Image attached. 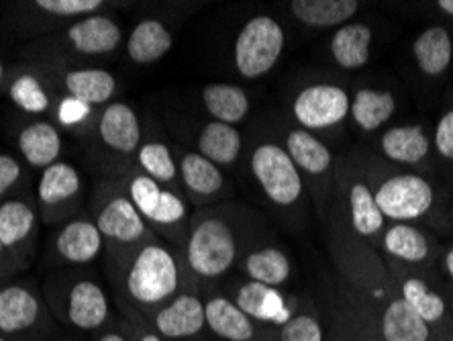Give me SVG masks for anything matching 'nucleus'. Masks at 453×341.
<instances>
[{"mask_svg": "<svg viewBox=\"0 0 453 341\" xmlns=\"http://www.w3.org/2000/svg\"><path fill=\"white\" fill-rule=\"evenodd\" d=\"M0 341H9V339H6V337H3V336H0Z\"/></svg>", "mask_w": 453, "mask_h": 341, "instance_id": "8fccbe9b", "label": "nucleus"}, {"mask_svg": "<svg viewBox=\"0 0 453 341\" xmlns=\"http://www.w3.org/2000/svg\"><path fill=\"white\" fill-rule=\"evenodd\" d=\"M386 268H388L392 283H395L404 303L431 327L433 333L441 329L445 319H448V300L441 297V292H437L429 284V280L412 274L406 266L390 262Z\"/></svg>", "mask_w": 453, "mask_h": 341, "instance_id": "a878e982", "label": "nucleus"}, {"mask_svg": "<svg viewBox=\"0 0 453 341\" xmlns=\"http://www.w3.org/2000/svg\"><path fill=\"white\" fill-rule=\"evenodd\" d=\"M290 15L304 27L312 29H331V27L348 25L357 15V0H292L288 4Z\"/></svg>", "mask_w": 453, "mask_h": 341, "instance_id": "f704fd0d", "label": "nucleus"}, {"mask_svg": "<svg viewBox=\"0 0 453 341\" xmlns=\"http://www.w3.org/2000/svg\"><path fill=\"white\" fill-rule=\"evenodd\" d=\"M380 150L390 162L417 166L429 156V137L421 125H396L382 133Z\"/></svg>", "mask_w": 453, "mask_h": 341, "instance_id": "c9c22d12", "label": "nucleus"}, {"mask_svg": "<svg viewBox=\"0 0 453 341\" xmlns=\"http://www.w3.org/2000/svg\"><path fill=\"white\" fill-rule=\"evenodd\" d=\"M125 45V31L111 12L78 19L25 50L27 62L50 66H96L112 59Z\"/></svg>", "mask_w": 453, "mask_h": 341, "instance_id": "20e7f679", "label": "nucleus"}, {"mask_svg": "<svg viewBox=\"0 0 453 341\" xmlns=\"http://www.w3.org/2000/svg\"><path fill=\"white\" fill-rule=\"evenodd\" d=\"M201 103L211 121L239 127L251 111V98L243 86L229 82H211L201 90Z\"/></svg>", "mask_w": 453, "mask_h": 341, "instance_id": "c756f323", "label": "nucleus"}, {"mask_svg": "<svg viewBox=\"0 0 453 341\" xmlns=\"http://www.w3.org/2000/svg\"><path fill=\"white\" fill-rule=\"evenodd\" d=\"M351 98L342 86L317 82L306 84L290 100V115L295 125L317 133L337 127L349 115Z\"/></svg>", "mask_w": 453, "mask_h": 341, "instance_id": "6ab92c4d", "label": "nucleus"}, {"mask_svg": "<svg viewBox=\"0 0 453 341\" xmlns=\"http://www.w3.org/2000/svg\"><path fill=\"white\" fill-rule=\"evenodd\" d=\"M165 341H206L204 300L196 291H182L145 321Z\"/></svg>", "mask_w": 453, "mask_h": 341, "instance_id": "5701e85b", "label": "nucleus"}, {"mask_svg": "<svg viewBox=\"0 0 453 341\" xmlns=\"http://www.w3.org/2000/svg\"><path fill=\"white\" fill-rule=\"evenodd\" d=\"M143 139V117L127 100H112L96 112L84 137L86 159L96 178H121L135 168V156Z\"/></svg>", "mask_w": 453, "mask_h": 341, "instance_id": "39448f33", "label": "nucleus"}, {"mask_svg": "<svg viewBox=\"0 0 453 341\" xmlns=\"http://www.w3.org/2000/svg\"><path fill=\"white\" fill-rule=\"evenodd\" d=\"M384 256L390 258V262L406 266H423L431 256V244L427 236L411 223H390L386 227L382 237Z\"/></svg>", "mask_w": 453, "mask_h": 341, "instance_id": "7c9ffc66", "label": "nucleus"}, {"mask_svg": "<svg viewBox=\"0 0 453 341\" xmlns=\"http://www.w3.org/2000/svg\"><path fill=\"white\" fill-rule=\"evenodd\" d=\"M437 6H439V9H441V11L445 12V15L453 17V0H439Z\"/></svg>", "mask_w": 453, "mask_h": 341, "instance_id": "09e8293b", "label": "nucleus"}, {"mask_svg": "<svg viewBox=\"0 0 453 341\" xmlns=\"http://www.w3.org/2000/svg\"><path fill=\"white\" fill-rule=\"evenodd\" d=\"M4 89L12 105H17L27 117H43L53 112L58 105V98L48 89L42 74L29 62H25L23 68L9 74Z\"/></svg>", "mask_w": 453, "mask_h": 341, "instance_id": "cd10ccee", "label": "nucleus"}, {"mask_svg": "<svg viewBox=\"0 0 453 341\" xmlns=\"http://www.w3.org/2000/svg\"><path fill=\"white\" fill-rule=\"evenodd\" d=\"M217 289L226 294L250 319L270 329H278L295 315L303 297L298 292L253 283L239 274H231Z\"/></svg>", "mask_w": 453, "mask_h": 341, "instance_id": "2eb2a0df", "label": "nucleus"}, {"mask_svg": "<svg viewBox=\"0 0 453 341\" xmlns=\"http://www.w3.org/2000/svg\"><path fill=\"white\" fill-rule=\"evenodd\" d=\"M33 66L42 74L53 97L74 98L95 111L111 105L121 92L119 78L104 66Z\"/></svg>", "mask_w": 453, "mask_h": 341, "instance_id": "ddd939ff", "label": "nucleus"}, {"mask_svg": "<svg viewBox=\"0 0 453 341\" xmlns=\"http://www.w3.org/2000/svg\"><path fill=\"white\" fill-rule=\"evenodd\" d=\"M278 142L282 143L286 153L301 172L309 195L321 205V200L327 198L333 178H335L329 145L319 139L315 133L304 131L298 125H286Z\"/></svg>", "mask_w": 453, "mask_h": 341, "instance_id": "dca6fc26", "label": "nucleus"}, {"mask_svg": "<svg viewBox=\"0 0 453 341\" xmlns=\"http://www.w3.org/2000/svg\"><path fill=\"white\" fill-rule=\"evenodd\" d=\"M449 341H453V337H451V339H449Z\"/></svg>", "mask_w": 453, "mask_h": 341, "instance_id": "603ef678", "label": "nucleus"}, {"mask_svg": "<svg viewBox=\"0 0 453 341\" xmlns=\"http://www.w3.org/2000/svg\"><path fill=\"white\" fill-rule=\"evenodd\" d=\"M206 341H215V339H206Z\"/></svg>", "mask_w": 453, "mask_h": 341, "instance_id": "3c124183", "label": "nucleus"}, {"mask_svg": "<svg viewBox=\"0 0 453 341\" xmlns=\"http://www.w3.org/2000/svg\"><path fill=\"white\" fill-rule=\"evenodd\" d=\"M112 3L106 0H33V3H17L12 11L19 12L23 31L33 39L51 35L78 19L109 12Z\"/></svg>", "mask_w": 453, "mask_h": 341, "instance_id": "aec40b11", "label": "nucleus"}, {"mask_svg": "<svg viewBox=\"0 0 453 341\" xmlns=\"http://www.w3.org/2000/svg\"><path fill=\"white\" fill-rule=\"evenodd\" d=\"M174 45V33L162 19L143 17L125 37V56L135 66H151L168 56Z\"/></svg>", "mask_w": 453, "mask_h": 341, "instance_id": "bb28decb", "label": "nucleus"}, {"mask_svg": "<svg viewBox=\"0 0 453 341\" xmlns=\"http://www.w3.org/2000/svg\"><path fill=\"white\" fill-rule=\"evenodd\" d=\"M90 184L84 172L70 159H59L50 168L37 174L33 197L39 217L48 227H58L86 211Z\"/></svg>", "mask_w": 453, "mask_h": 341, "instance_id": "9d476101", "label": "nucleus"}, {"mask_svg": "<svg viewBox=\"0 0 453 341\" xmlns=\"http://www.w3.org/2000/svg\"><path fill=\"white\" fill-rule=\"evenodd\" d=\"M380 213L390 223H411L427 215L435 205V190L418 174H392L374 190Z\"/></svg>", "mask_w": 453, "mask_h": 341, "instance_id": "a211bd4d", "label": "nucleus"}, {"mask_svg": "<svg viewBox=\"0 0 453 341\" xmlns=\"http://www.w3.org/2000/svg\"><path fill=\"white\" fill-rule=\"evenodd\" d=\"M286 48V31L272 15L248 19L233 42V66L245 80H259L276 68Z\"/></svg>", "mask_w": 453, "mask_h": 341, "instance_id": "9b49d317", "label": "nucleus"}, {"mask_svg": "<svg viewBox=\"0 0 453 341\" xmlns=\"http://www.w3.org/2000/svg\"><path fill=\"white\" fill-rule=\"evenodd\" d=\"M264 233H268L264 219L237 200L195 209L188 237L180 250L186 283L201 294L217 289L235 274L239 258Z\"/></svg>", "mask_w": 453, "mask_h": 341, "instance_id": "f257e3e1", "label": "nucleus"}, {"mask_svg": "<svg viewBox=\"0 0 453 341\" xmlns=\"http://www.w3.org/2000/svg\"><path fill=\"white\" fill-rule=\"evenodd\" d=\"M9 70H6V64H4V58L3 53H0V89H4L6 86V80H9Z\"/></svg>", "mask_w": 453, "mask_h": 341, "instance_id": "de8ad7c7", "label": "nucleus"}, {"mask_svg": "<svg viewBox=\"0 0 453 341\" xmlns=\"http://www.w3.org/2000/svg\"><path fill=\"white\" fill-rule=\"evenodd\" d=\"M174 153L180 189L190 206L203 209V206L226 203V198L233 195V186L223 168L184 145H174Z\"/></svg>", "mask_w": 453, "mask_h": 341, "instance_id": "f3484780", "label": "nucleus"}, {"mask_svg": "<svg viewBox=\"0 0 453 341\" xmlns=\"http://www.w3.org/2000/svg\"><path fill=\"white\" fill-rule=\"evenodd\" d=\"M15 276H21V274H17L15 266H12V262H11V258L6 256L4 247H3V244H0V284L9 283V280Z\"/></svg>", "mask_w": 453, "mask_h": 341, "instance_id": "c03bdc74", "label": "nucleus"}, {"mask_svg": "<svg viewBox=\"0 0 453 341\" xmlns=\"http://www.w3.org/2000/svg\"><path fill=\"white\" fill-rule=\"evenodd\" d=\"M443 266H445V272H448V276L453 280V245L449 247V252L445 253Z\"/></svg>", "mask_w": 453, "mask_h": 341, "instance_id": "49530a36", "label": "nucleus"}, {"mask_svg": "<svg viewBox=\"0 0 453 341\" xmlns=\"http://www.w3.org/2000/svg\"><path fill=\"white\" fill-rule=\"evenodd\" d=\"M209 337L215 341H278L276 329L250 319L219 289L203 292Z\"/></svg>", "mask_w": 453, "mask_h": 341, "instance_id": "b1692460", "label": "nucleus"}, {"mask_svg": "<svg viewBox=\"0 0 453 341\" xmlns=\"http://www.w3.org/2000/svg\"><path fill=\"white\" fill-rule=\"evenodd\" d=\"M117 180L123 186L127 197L131 198V203L135 205L139 215L150 225V229L164 244L172 245L178 252L182 250L192 219L190 203L184 195L157 184L156 180L145 176L137 168Z\"/></svg>", "mask_w": 453, "mask_h": 341, "instance_id": "6e6552de", "label": "nucleus"}, {"mask_svg": "<svg viewBox=\"0 0 453 341\" xmlns=\"http://www.w3.org/2000/svg\"><path fill=\"white\" fill-rule=\"evenodd\" d=\"M17 156L33 174L65 159V131L50 117H23L15 125Z\"/></svg>", "mask_w": 453, "mask_h": 341, "instance_id": "412c9836", "label": "nucleus"}, {"mask_svg": "<svg viewBox=\"0 0 453 341\" xmlns=\"http://www.w3.org/2000/svg\"><path fill=\"white\" fill-rule=\"evenodd\" d=\"M142 117L143 139L135 156V168L139 172H143L145 176H150L151 180H156L157 184L182 195L174 145H170L162 123H159L150 111H145Z\"/></svg>", "mask_w": 453, "mask_h": 341, "instance_id": "393cba45", "label": "nucleus"}, {"mask_svg": "<svg viewBox=\"0 0 453 341\" xmlns=\"http://www.w3.org/2000/svg\"><path fill=\"white\" fill-rule=\"evenodd\" d=\"M59 331L42 283L15 276L0 284V336L9 341H53Z\"/></svg>", "mask_w": 453, "mask_h": 341, "instance_id": "1a4fd4ad", "label": "nucleus"}, {"mask_svg": "<svg viewBox=\"0 0 453 341\" xmlns=\"http://www.w3.org/2000/svg\"><path fill=\"white\" fill-rule=\"evenodd\" d=\"M86 211L95 219L103 236V266L115 264L137 247L159 239L139 215L119 180L96 178V182L90 184Z\"/></svg>", "mask_w": 453, "mask_h": 341, "instance_id": "423d86ee", "label": "nucleus"}, {"mask_svg": "<svg viewBox=\"0 0 453 341\" xmlns=\"http://www.w3.org/2000/svg\"><path fill=\"white\" fill-rule=\"evenodd\" d=\"M129 323L133 331V341H165L159 337L148 323H142V321H129Z\"/></svg>", "mask_w": 453, "mask_h": 341, "instance_id": "37998d69", "label": "nucleus"}, {"mask_svg": "<svg viewBox=\"0 0 453 341\" xmlns=\"http://www.w3.org/2000/svg\"><path fill=\"white\" fill-rule=\"evenodd\" d=\"M104 256V242L95 219L82 211L74 219L53 227L45 242L43 266L48 272L68 268H95Z\"/></svg>", "mask_w": 453, "mask_h": 341, "instance_id": "f8f14e48", "label": "nucleus"}, {"mask_svg": "<svg viewBox=\"0 0 453 341\" xmlns=\"http://www.w3.org/2000/svg\"><path fill=\"white\" fill-rule=\"evenodd\" d=\"M42 227L33 190L0 203V244L17 274L27 272L35 262L42 245Z\"/></svg>", "mask_w": 453, "mask_h": 341, "instance_id": "4468645a", "label": "nucleus"}, {"mask_svg": "<svg viewBox=\"0 0 453 341\" xmlns=\"http://www.w3.org/2000/svg\"><path fill=\"white\" fill-rule=\"evenodd\" d=\"M372 37H374L372 27L365 23H348L339 27L329 42L333 62L343 70L364 68L370 62Z\"/></svg>", "mask_w": 453, "mask_h": 341, "instance_id": "72a5a7b5", "label": "nucleus"}, {"mask_svg": "<svg viewBox=\"0 0 453 341\" xmlns=\"http://www.w3.org/2000/svg\"><path fill=\"white\" fill-rule=\"evenodd\" d=\"M42 291L62 329L90 337L119 317L109 284L95 268L48 272L42 280Z\"/></svg>", "mask_w": 453, "mask_h": 341, "instance_id": "7ed1b4c3", "label": "nucleus"}, {"mask_svg": "<svg viewBox=\"0 0 453 341\" xmlns=\"http://www.w3.org/2000/svg\"><path fill=\"white\" fill-rule=\"evenodd\" d=\"M325 315H327V341H384L345 292L325 309Z\"/></svg>", "mask_w": 453, "mask_h": 341, "instance_id": "473e14b6", "label": "nucleus"}, {"mask_svg": "<svg viewBox=\"0 0 453 341\" xmlns=\"http://www.w3.org/2000/svg\"><path fill=\"white\" fill-rule=\"evenodd\" d=\"M195 139V151L201 153L219 168H233L243 153V133L239 127L219 123V121H206L198 125L196 133H192Z\"/></svg>", "mask_w": 453, "mask_h": 341, "instance_id": "c85d7f7f", "label": "nucleus"}, {"mask_svg": "<svg viewBox=\"0 0 453 341\" xmlns=\"http://www.w3.org/2000/svg\"><path fill=\"white\" fill-rule=\"evenodd\" d=\"M278 341H327V315L315 297L303 294L295 315L276 329Z\"/></svg>", "mask_w": 453, "mask_h": 341, "instance_id": "e433bc0d", "label": "nucleus"}, {"mask_svg": "<svg viewBox=\"0 0 453 341\" xmlns=\"http://www.w3.org/2000/svg\"><path fill=\"white\" fill-rule=\"evenodd\" d=\"M412 56L418 70L435 78L449 68L453 56V43L449 33L443 27H429L412 43Z\"/></svg>", "mask_w": 453, "mask_h": 341, "instance_id": "58836bf2", "label": "nucleus"}, {"mask_svg": "<svg viewBox=\"0 0 453 341\" xmlns=\"http://www.w3.org/2000/svg\"><path fill=\"white\" fill-rule=\"evenodd\" d=\"M33 174L15 151L0 150V203L33 190Z\"/></svg>", "mask_w": 453, "mask_h": 341, "instance_id": "ea45409f", "label": "nucleus"}, {"mask_svg": "<svg viewBox=\"0 0 453 341\" xmlns=\"http://www.w3.org/2000/svg\"><path fill=\"white\" fill-rule=\"evenodd\" d=\"M235 274L253 283L272 286V289L292 291L296 264L282 244L276 242L270 233H264L239 258Z\"/></svg>", "mask_w": 453, "mask_h": 341, "instance_id": "4be33fe9", "label": "nucleus"}, {"mask_svg": "<svg viewBox=\"0 0 453 341\" xmlns=\"http://www.w3.org/2000/svg\"><path fill=\"white\" fill-rule=\"evenodd\" d=\"M396 98L390 90L362 89L351 98L349 115L364 133H374L395 115Z\"/></svg>", "mask_w": 453, "mask_h": 341, "instance_id": "4c0bfd02", "label": "nucleus"}, {"mask_svg": "<svg viewBox=\"0 0 453 341\" xmlns=\"http://www.w3.org/2000/svg\"><path fill=\"white\" fill-rule=\"evenodd\" d=\"M248 166L251 180L276 215L284 217L290 227L295 225L304 215L311 195L304 178L278 137L257 139L250 150Z\"/></svg>", "mask_w": 453, "mask_h": 341, "instance_id": "0eeeda50", "label": "nucleus"}, {"mask_svg": "<svg viewBox=\"0 0 453 341\" xmlns=\"http://www.w3.org/2000/svg\"><path fill=\"white\" fill-rule=\"evenodd\" d=\"M90 341H133L131 323L123 315H119L112 323H109L95 336H90Z\"/></svg>", "mask_w": 453, "mask_h": 341, "instance_id": "79ce46f5", "label": "nucleus"}, {"mask_svg": "<svg viewBox=\"0 0 453 341\" xmlns=\"http://www.w3.org/2000/svg\"><path fill=\"white\" fill-rule=\"evenodd\" d=\"M348 211L353 231L370 244L378 242L386 229V219L380 213L374 192L365 180L359 176H351L348 189Z\"/></svg>", "mask_w": 453, "mask_h": 341, "instance_id": "2f4dec72", "label": "nucleus"}, {"mask_svg": "<svg viewBox=\"0 0 453 341\" xmlns=\"http://www.w3.org/2000/svg\"><path fill=\"white\" fill-rule=\"evenodd\" d=\"M53 341H90L88 336H82V333H74V331H68V329H62L56 336Z\"/></svg>", "mask_w": 453, "mask_h": 341, "instance_id": "a18cd8bd", "label": "nucleus"}, {"mask_svg": "<svg viewBox=\"0 0 453 341\" xmlns=\"http://www.w3.org/2000/svg\"><path fill=\"white\" fill-rule=\"evenodd\" d=\"M435 147L445 159H453V111L439 119L435 127Z\"/></svg>", "mask_w": 453, "mask_h": 341, "instance_id": "a19ab883", "label": "nucleus"}, {"mask_svg": "<svg viewBox=\"0 0 453 341\" xmlns=\"http://www.w3.org/2000/svg\"><path fill=\"white\" fill-rule=\"evenodd\" d=\"M103 270L119 315L129 321L145 323L178 292L192 291L186 283L182 256L162 239L137 247Z\"/></svg>", "mask_w": 453, "mask_h": 341, "instance_id": "f03ea898", "label": "nucleus"}]
</instances>
